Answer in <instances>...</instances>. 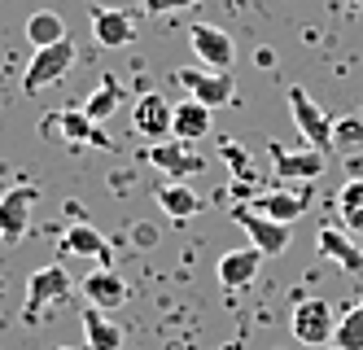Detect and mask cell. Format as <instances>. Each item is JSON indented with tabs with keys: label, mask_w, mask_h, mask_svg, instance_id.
Segmentation results:
<instances>
[{
	"label": "cell",
	"mask_w": 363,
	"mask_h": 350,
	"mask_svg": "<svg viewBox=\"0 0 363 350\" xmlns=\"http://www.w3.org/2000/svg\"><path fill=\"white\" fill-rule=\"evenodd\" d=\"M179 88H184L193 101H201L206 110H223V105L237 101V79L232 70H206V66H179L175 70Z\"/></svg>",
	"instance_id": "cell-1"
},
{
	"label": "cell",
	"mask_w": 363,
	"mask_h": 350,
	"mask_svg": "<svg viewBox=\"0 0 363 350\" xmlns=\"http://www.w3.org/2000/svg\"><path fill=\"white\" fill-rule=\"evenodd\" d=\"M70 298V276L66 267L48 263V267H35V272L27 276V302H22V319L27 324H35V319H44L48 307H57Z\"/></svg>",
	"instance_id": "cell-2"
},
{
	"label": "cell",
	"mask_w": 363,
	"mask_h": 350,
	"mask_svg": "<svg viewBox=\"0 0 363 350\" xmlns=\"http://www.w3.org/2000/svg\"><path fill=\"white\" fill-rule=\"evenodd\" d=\"M74 40H62V44H48V48H35L31 53V66L22 70V92L35 97L44 88H53L57 79H66V70L74 66Z\"/></svg>",
	"instance_id": "cell-3"
},
{
	"label": "cell",
	"mask_w": 363,
	"mask_h": 350,
	"mask_svg": "<svg viewBox=\"0 0 363 350\" xmlns=\"http://www.w3.org/2000/svg\"><path fill=\"white\" fill-rule=\"evenodd\" d=\"M289 114H294V127L302 131L306 149H320V153L333 149V119L324 114V105H315V97L298 84L289 88Z\"/></svg>",
	"instance_id": "cell-4"
},
{
	"label": "cell",
	"mask_w": 363,
	"mask_h": 350,
	"mask_svg": "<svg viewBox=\"0 0 363 350\" xmlns=\"http://www.w3.org/2000/svg\"><path fill=\"white\" fill-rule=\"evenodd\" d=\"M40 131L48 141H57V145H66V141H74V145H96V149H114V141L101 131V123H92L84 110H62V114H48L44 123H40Z\"/></svg>",
	"instance_id": "cell-5"
},
{
	"label": "cell",
	"mask_w": 363,
	"mask_h": 350,
	"mask_svg": "<svg viewBox=\"0 0 363 350\" xmlns=\"http://www.w3.org/2000/svg\"><path fill=\"white\" fill-rule=\"evenodd\" d=\"M289 329L302 346H333V333H337V315L324 298H306L294 307L289 315Z\"/></svg>",
	"instance_id": "cell-6"
},
{
	"label": "cell",
	"mask_w": 363,
	"mask_h": 350,
	"mask_svg": "<svg viewBox=\"0 0 363 350\" xmlns=\"http://www.w3.org/2000/svg\"><path fill=\"white\" fill-rule=\"evenodd\" d=\"M40 202V188L35 184H13L5 197H0V241L5 246H18L31 228V210Z\"/></svg>",
	"instance_id": "cell-7"
},
{
	"label": "cell",
	"mask_w": 363,
	"mask_h": 350,
	"mask_svg": "<svg viewBox=\"0 0 363 350\" xmlns=\"http://www.w3.org/2000/svg\"><path fill=\"white\" fill-rule=\"evenodd\" d=\"M232 219H237V224L245 228L250 246H254L258 254H263V258H272V254H284V250H289V224H276V219H267V214L250 210L245 202H241V206H232Z\"/></svg>",
	"instance_id": "cell-8"
},
{
	"label": "cell",
	"mask_w": 363,
	"mask_h": 350,
	"mask_svg": "<svg viewBox=\"0 0 363 350\" xmlns=\"http://www.w3.org/2000/svg\"><path fill=\"white\" fill-rule=\"evenodd\" d=\"M189 48H193L197 66H206V70H228L232 58H237L232 35L223 31V26H215V22H197V26H189Z\"/></svg>",
	"instance_id": "cell-9"
},
{
	"label": "cell",
	"mask_w": 363,
	"mask_h": 350,
	"mask_svg": "<svg viewBox=\"0 0 363 350\" xmlns=\"http://www.w3.org/2000/svg\"><path fill=\"white\" fill-rule=\"evenodd\" d=\"M171 119H175V105L162 92H140L136 105H132V131L153 141V145L171 136Z\"/></svg>",
	"instance_id": "cell-10"
},
{
	"label": "cell",
	"mask_w": 363,
	"mask_h": 350,
	"mask_svg": "<svg viewBox=\"0 0 363 350\" xmlns=\"http://www.w3.org/2000/svg\"><path fill=\"white\" fill-rule=\"evenodd\" d=\"M145 163H149V167H158L162 175H171V180L184 184L189 175H197V171L206 167V158L193 153L184 141H158V145H149V149H145Z\"/></svg>",
	"instance_id": "cell-11"
},
{
	"label": "cell",
	"mask_w": 363,
	"mask_h": 350,
	"mask_svg": "<svg viewBox=\"0 0 363 350\" xmlns=\"http://www.w3.org/2000/svg\"><path fill=\"white\" fill-rule=\"evenodd\" d=\"M272 167L280 180H298V184H315L324 175V153L320 149H284V145H267Z\"/></svg>",
	"instance_id": "cell-12"
},
{
	"label": "cell",
	"mask_w": 363,
	"mask_h": 350,
	"mask_svg": "<svg viewBox=\"0 0 363 350\" xmlns=\"http://www.w3.org/2000/svg\"><path fill=\"white\" fill-rule=\"evenodd\" d=\"M250 210H258V214H267V219H276V224H294V219H302V210L311 206V184H302V188H276V193H258V197H250L245 202Z\"/></svg>",
	"instance_id": "cell-13"
},
{
	"label": "cell",
	"mask_w": 363,
	"mask_h": 350,
	"mask_svg": "<svg viewBox=\"0 0 363 350\" xmlns=\"http://www.w3.org/2000/svg\"><path fill=\"white\" fill-rule=\"evenodd\" d=\"M315 250H320L324 258H333L342 272H363V246H359V241H354L346 228L324 224L320 236H315Z\"/></svg>",
	"instance_id": "cell-14"
},
{
	"label": "cell",
	"mask_w": 363,
	"mask_h": 350,
	"mask_svg": "<svg viewBox=\"0 0 363 350\" xmlns=\"http://www.w3.org/2000/svg\"><path fill=\"white\" fill-rule=\"evenodd\" d=\"M258 267H263V254H258L254 246H237V250H228L215 267V276L223 289H245L258 280Z\"/></svg>",
	"instance_id": "cell-15"
},
{
	"label": "cell",
	"mask_w": 363,
	"mask_h": 350,
	"mask_svg": "<svg viewBox=\"0 0 363 350\" xmlns=\"http://www.w3.org/2000/svg\"><path fill=\"white\" fill-rule=\"evenodd\" d=\"M92 40L101 48H127L136 40V18L127 9H92Z\"/></svg>",
	"instance_id": "cell-16"
},
{
	"label": "cell",
	"mask_w": 363,
	"mask_h": 350,
	"mask_svg": "<svg viewBox=\"0 0 363 350\" xmlns=\"http://www.w3.org/2000/svg\"><path fill=\"white\" fill-rule=\"evenodd\" d=\"M84 298H88V307L118 311L127 302V280L114 272V267H96L92 276H84Z\"/></svg>",
	"instance_id": "cell-17"
},
{
	"label": "cell",
	"mask_w": 363,
	"mask_h": 350,
	"mask_svg": "<svg viewBox=\"0 0 363 350\" xmlns=\"http://www.w3.org/2000/svg\"><path fill=\"white\" fill-rule=\"evenodd\" d=\"M211 114L215 110H206L201 101H179L175 105V119H171V136L175 141H184V145H193V141H206L211 136Z\"/></svg>",
	"instance_id": "cell-18"
},
{
	"label": "cell",
	"mask_w": 363,
	"mask_h": 350,
	"mask_svg": "<svg viewBox=\"0 0 363 350\" xmlns=\"http://www.w3.org/2000/svg\"><path fill=\"white\" fill-rule=\"evenodd\" d=\"M79 324H84V350H123V329L101 307H84Z\"/></svg>",
	"instance_id": "cell-19"
},
{
	"label": "cell",
	"mask_w": 363,
	"mask_h": 350,
	"mask_svg": "<svg viewBox=\"0 0 363 350\" xmlns=\"http://www.w3.org/2000/svg\"><path fill=\"white\" fill-rule=\"evenodd\" d=\"M22 35H27V44H31V48H48V44L70 40L66 18H62V13H53V9H35V13L27 18V26H22Z\"/></svg>",
	"instance_id": "cell-20"
},
{
	"label": "cell",
	"mask_w": 363,
	"mask_h": 350,
	"mask_svg": "<svg viewBox=\"0 0 363 350\" xmlns=\"http://www.w3.org/2000/svg\"><path fill=\"white\" fill-rule=\"evenodd\" d=\"M62 250H66V254H79V258H101V263L110 267V241H106V232H96V228H88V224L66 228Z\"/></svg>",
	"instance_id": "cell-21"
},
{
	"label": "cell",
	"mask_w": 363,
	"mask_h": 350,
	"mask_svg": "<svg viewBox=\"0 0 363 350\" xmlns=\"http://www.w3.org/2000/svg\"><path fill=\"white\" fill-rule=\"evenodd\" d=\"M153 202H158V210H167L171 219H193V214L201 210V197L193 193L189 184H179V180H171V184H158V193H153Z\"/></svg>",
	"instance_id": "cell-22"
},
{
	"label": "cell",
	"mask_w": 363,
	"mask_h": 350,
	"mask_svg": "<svg viewBox=\"0 0 363 350\" xmlns=\"http://www.w3.org/2000/svg\"><path fill=\"white\" fill-rule=\"evenodd\" d=\"M123 101H127V97H123V84H118L114 75H106V79H101V84H96V88L88 92V101L79 105V110H84V114H88L92 123H106V119H110V114L118 110Z\"/></svg>",
	"instance_id": "cell-23"
},
{
	"label": "cell",
	"mask_w": 363,
	"mask_h": 350,
	"mask_svg": "<svg viewBox=\"0 0 363 350\" xmlns=\"http://www.w3.org/2000/svg\"><path fill=\"white\" fill-rule=\"evenodd\" d=\"M337 214H342L346 232L363 236V180L342 184V193H337Z\"/></svg>",
	"instance_id": "cell-24"
},
{
	"label": "cell",
	"mask_w": 363,
	"mask_h": 350,
	"mask_svg": "<svg viewBox=\"0 0 363 350\" xmlns=\"http://www.w3.org/2000/svg\"><path fill=\"white\" fill-rule=\"evenodd\" d=\"M333 350H363V298H359L346 315H337Z\"/></svg>",
	"instance_id": "cell-25"
},
{
	"label": "cell",
	"mask_w": 363,
	"mask_h": 350,
	"mask_svg": "<svg viewBox=\"0 0 363 350\" xmlns=\"http://www.w3.org/2000/svg\"><path fill=\"white\" fill-rule=\"evenodd\" d=\"M333 149H342V153L363 149V119H337L333 123Z\"/></svg>",
	"instance_id": "cell-26"
},
{
	"label": "cell",
	"mask_w": 363,
	"mask_h": 350,
	"mask_svg": "<svg viewBox=\"0 0 363 350\" xmlns=\"http://www.w3.org/2000/svg\"><path fill=\"white\" fill-rule=\"evenodd\" d=\"M197 0H140L145 13H175V9H193Z\"/></svg>",
	"instance_id": "cell-27"
},
{
	"label": "cell",
	"mask_w": 363,
	"mask_h": 350,
	"mask_svg": "<svg viewBox=\"0 0 363 350\" xmlns=\"http://www.w3.org/2000/svg\"><path fill=\"white\" fill-rule=\"evenodd\" d=\"M132 236L140 241V250H153V246H158V228H153V224H136Z\"/></svg>",
	"instance_id": "cell-28"
},
{
	"label": "cell",
	"mask_w": 363,
	"mask_h": 350,
	"mask_svg": "<svg viewBox=\"0 0 363 350\" xmlns=\"http://www.w3.org/2000/svg\"><path fill=\"white\" fill-rule=\"evenodd\" d=\"M254 62L267 70V66H276V53H272V48H258V53H254Z\"/></svg>",
	"instance_id": "cell-29"
},
{
	"label": "cell",
	"mask_w": 363,
	"mask_h": 350,
	"mask_svg": "<svg viewBox=\"0 0 363 350\" xmlns=\"http://www.w3.org/2000/svg\"><path fill=\"white\" fill-rule=\"evenodd\" d=\"M53 350H74V346H53Z\"/></svg>",
	"instance_id": "cell-30"
},
{
	"label": "cell",
	"mask_w": 363,
	"mask_h": 350,
	"mask_svg": "<svg viewBox=\"0 0 363 350\" xmlns=\"http://www.w3.org/2000/svg\"><path fill=\"white\" fill-rule=\"evenodd\" d=\"M0 175H5V163H0Z\"/></svg>",
	"instance_id": "cell-31"
},
{
	"label": "cell",
	"mask_w": 363,
	"mask_h": 350,
	"mask_svg": "<svg viewBox=\"0 0 363 350\" xmlns=\"http://www.w3.org/2000/svg\"><path fill=\"white\" fill-rule=\"evenodd\" d=\"M354 5H363V0H354Z\"/></svg>",
	"instance_id": "cell-32"
}]
</instances>
